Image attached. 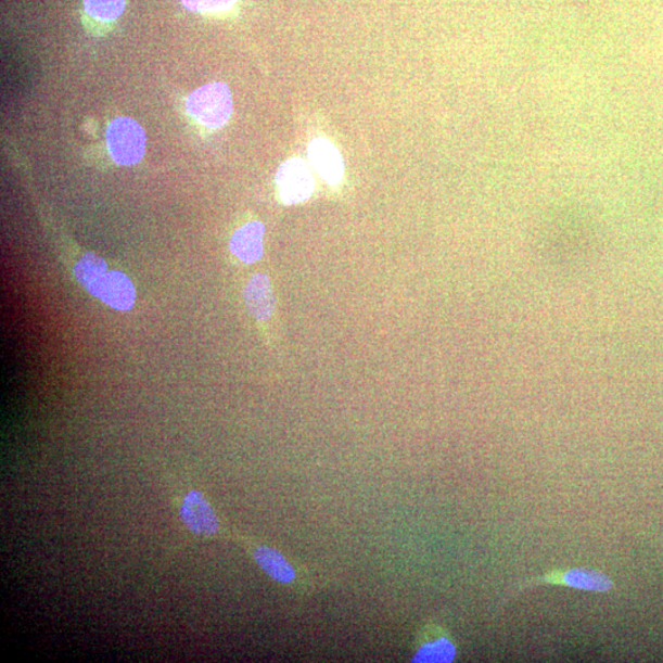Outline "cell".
<instances>
[{"mask_svg":"<svg viewBox=\"0 0 663 663\" xmlns=\"http://www.w3.org/2000/svg\"><path fill=\"white\" fill-rule=\"evenodd\" d=\"M186 107L203 127L219 129L228 124L232 115L231 91L224 82L207 84L191 93Z\"/></svg>","mask_w":663,"mask_h":663,"instance_id":"1","label":"cell"},{"mask_svg":"<svg viewBox=\"0 0 663 663\" xmlns=\"http://www.w3.org/2000/svg\"><path fill=\"white\" fill-rule=\"evenodd\" d=\"M251 556L256 565L270 581L293 588L294 591L305 594L314 588V581L309 573L296 566L291 559L286 558L280 550L266 545L250 547Z\"/></svg>","mask_w":663,"mask_h":663,"instance_id":"2","label":"cell"},{"mask_svg":"<svg viewBox=\"0 0 663 663\" xmlns=\"http://www.w3.org/2000/svg\"><path fill=\"white\" fill-rule=\"evenodd\" d=\"M106 139L110 154L118 165L132 166L142 161L146 137L137 120L128 117L112 120Z\"/></svg>","mask_w":663,"mask_h":663,"instance_id":"3","label":"cell"},{"mask_svg":"<svg viewBox=\"0 0 663 663\" xmlns=\"http://www.w3.org/2000/svg\"><path fill=\"white\" fill-rule=\"evenodd\" d=\"M537 585H557L574 588V590L599 594L611 592L614 588L612 578L609 575L595 571V569L573 568L530 578V581L513 587L511 591L518 594Z\"/></svg>","mask_w":663,"mask_h":663,"instance_id":"4","label":"cell"},{"mask_svg":"<svg viewBox=\"0 0 663 663\" xmlns=\"http://www.w3.org/2000/svg\"><path fill=\"white\" fill-rule=\"evenodd\" d=\"M276 182L280 200L288 205L309 200L315 191L310 167L298 157L280 165Z\"/></svg>","mask_w":663,"mask_h":663,"instance_id":"5","label":"cell"},{"mask_svg":"<svg viewBox=\"0 0 663 663\" xmlns=\"http://www.w3.org/2000/svg\"><path fill=\"white\" fill-rule=\"evenodd\" d=\"M457 658V646L441 625L429 623L418 633L412 659L416 663H450Z\"/></svg>","mask_w":663,"mask_h":663,"instance_id":"6","label":"cell"},{"mask_svg":"<svg viewBox=\"0 0 663 663\" xmlns=\"http://www.w3.org/2000/svg\"><path fill=\"white\" fill-rule=\"evenodd\" d=\"M180 517L187 530L200 537L219 534L221 524L212 503L199 490L186 494L180 508Z\"/></svg>","mask_w":663,"mask_h":663,"instance_id":"7","label":"cell"},{"mask_svg":"<svg viewBox=\"0 0 663 663\" xmlns=\"http://www.w3.org/2000/svg\"><path fill=\"white\" fill-rule=\"evenodd\" d=\"M117 311H129L136 303V289L130 279L114 270L107 272L91 294Z\"/></svg>","mask_w":663,"mask_h":663,"instance_id":"8","label":"cell"},{"mask_svg":"<svg viewBox=\"0 0 663 663\" xmlns=\"http://www.w3.org/2000/svg\"><path fill=\"white\" fill-rule=\"evenodd\" d=\"M309 161L315 171L327 183L335 186L343 180V157L339 149L329 139L316 138L313 140L309 145Z\"/></svg>","mask_w":663,"mask_h":663,"instance_id":"9","label":"cell"},{"mask_svg":"<svg viewBox=\"0 0 663 663\" xmlns=\"http://www.w3.org/2000/svg\"><path fill=\"white\" fill-rule=\"evenodd\" d=\"M265 226L259 221H251L240 228L230 241V250L241 263L252 265L264 255Z\"/></svg>","mask_w":663,"mask_h":663,"instance_id":"10","label":"cell"},{"mask_svg":"<svg viewBox=\"0 0 663 663\" xmlns=\"http://www.w3.org/2000/svg\"><path fill=\"white\" fill-rule=\"evenodd\" d=\"M247 310L258 321H267L276 309V297L272 284L265 275L252 277L244 291Z\"/></svg>","mask_w":663,"mask_h":663,"instance_id":"11","label":"cell"},{"mask_svg":"<svg viewBox=\"0 0 663 663\" xmlns=\"http://www.w3.org/2000/svg\"><path fill=\"white\" fill-rule=\"evenodd\" d=\"M109 272L107 264L101 257L87 254L84 256L76 268H74V276H76L78 282L92 294L95 288L101 282V279Z\"/></svg>","mask_w":663,"mask_h":663,"instance_id":"12","label":"cell"},{"mask_svg":"<svg viewBox=\"0 0 663 663\" xmlns=\"http://www.w3.org/2000/svg\"><path fill=\"white\" fill-rule=\"evenodd\" d=\"M86 12L100 22H115L124 14L126 0H84Z\"/></svg>","mask_w":663,"mask_h":663,"instance_id":"13","label":"cell"},{"mask_svg":"<svg viewBox=\"0 0 663 663\" xmlns=\"http://www.w3.org/2000/svg\"><path fill=\"white\" fill-rule=\"evenodd\" d=\"M183 7L194 13H222L230 11L238 0H181Z\"/></svg>","mask_w":663,"mask_h":663,"instance_id":"14","label":"cell"}]
</instances>
